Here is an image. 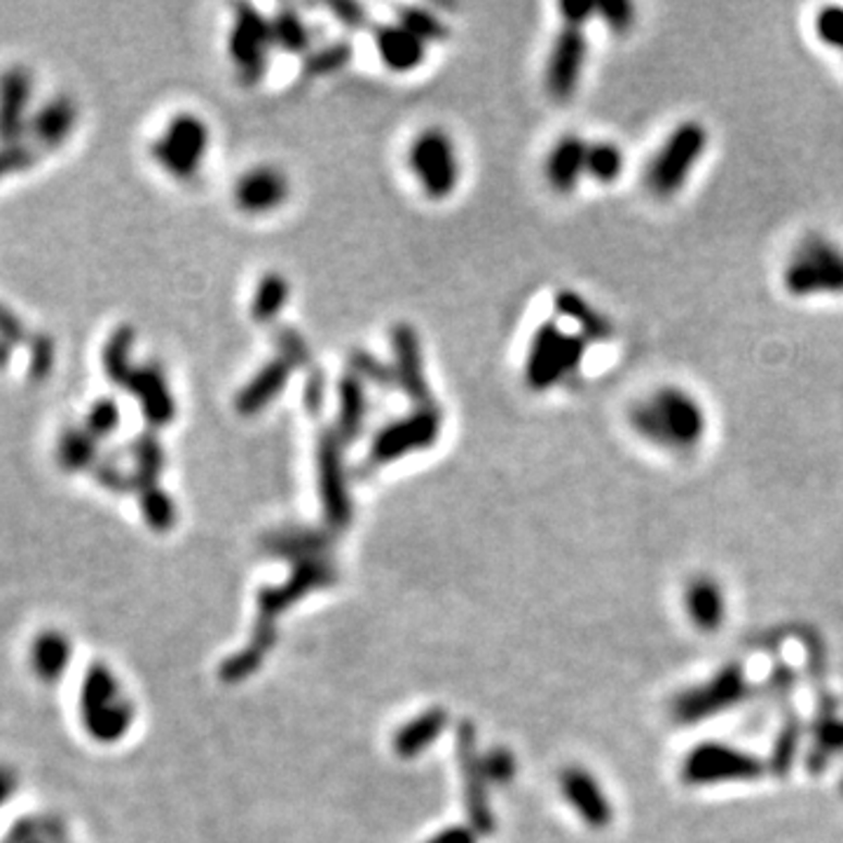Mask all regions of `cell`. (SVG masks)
Wrapping results in <instances>:
<instances>
[{
	"label": "cell",
	"instance_id": "6da1fadb",
	"mask_svg": "<svg viewBox=\"0 0 843 843\" xmlns=\"http://www.w3.org/2000/svg\"><path fill=\"white\" fill-rule=\"evenodd\" d=\"M628 425L647 443L682 452L702 441L708 415L692 392L665 384L631 405Z\"/></svg>",
	"mask_w": 843,
	"mask_h": 843
},
{
	"label": "cell",
	"instance_id": "7a4b0ae2",
	"mask_svg": "<svg viewBox=\"0 0 843 843\" xmlns=\"http://www.w3.org/2000/svg\"><path fill=\"white\" fill-rule=\"evenodd\" d=\"M708 148V130L696 120H686L668 134L663 146L656 150L645 171L647 191L668 199L675 197L684 183L689 181L694 167L700 162L702 152Z\"/></svg>",
	"mask_w": 843,
	"mask_h": 843
},
{
	"label": "cell",
	"instance_id": "3957f363",
	"mask_svg": "<svg viewBox=\"0 0 843 843\" xmlns=\"http://www.w3.org/2000/svg\"><path fill=\"white\" fill-rule=\"evenodd\" d=\"M588 340L582 333H565L555 321L537 328L527 350L525 382L535 392H546L582 368Z\"/></svg>",
	"mask_w": 843,
	"mask_h": 843
},
{
	"label": "cell",
	"instance_id": "277c9868",
	"mask_svg": "<svg viewBox=\"0 0 843 843\" xmlns=\"http://www.w3.org/2000/svg\"><path fill=\"white\" fill-rule=\"evenodd\" d=\"M783 284L794 298L843 293V246L822 237L804 240L785 265Z\"/></svg>",
	"mask_w": 843,
	"mask_h": 843
},
{
	"label": "cell",
	"instance_id": "5b68a950",
	"mask_svg": "<svg viewBox=\"0 0 843 843\" xmlns=\"http://www.w3.org/2000/svg\"><path fill=\"white\" fill-rule=\"evenodd\" d=\"M408 164L422 191L429 199H445L455 193L460 181V160L455 144L443 130H425L408 150Z\"/></svg>",
	"mask_w": 843,
	"mask_h": 843
},
{
	"label": "cell",
	"instance_id": "8992f818",
	"mask_svg": "<svg viewBox=\"0 0 843 843\" xmlns=\"http://www.w3.org/2000/svg\"><path fill=\"white\" fill-rule=\"evenodd\" d=\"M209 150V127L197 115L181 113L150 146L152 160L179 181H191Z\"/></svg>",
	"mask_w": 843,
	"mask_h": 843
},
{
	"label": "cell",
	"instance_id": "52a82bcc",
	"mask_svg": "<svg viewBox=\"0 0 843 843\" xmlns=\"http://www.w3.org/2000/svg\"><path fill=\"white\" fill-rule=\"evenodd\" d=\"M272 47V22L262 17L254 5H234V26L228 38V50L244 85H256L262 81Z\"/></svg>",
	"mask_w": 843,
	"mask_h": 843
},
{
	"label": "cell",
	"instance_id": "ba28073f",
	"mask_svg": "<svg viewBox=\"0 0 843 843\" xmlns=\"http://www.w3.org/2000/svg\"><path fill=\"white\" fill-rule=\"evenodd\" d=\"M441 411L436 405H425L415 408L411 415H405L396 422H389L382 427L370 443V460L378 464L396 462L413 452L431 448L441 436Z\"/></svg>",
	"mask_w": 843,
	"mask_h": 843
},
{
	"label": "cell",
	"instance_id": "9c48e42d",
	"mask_svg": "<svg viewBox=\"0 0 843 843\" xmlns=\"http://www.w3.org/2000/svg\"><path fill=\"white\" fill-rule=\"evenodd\" d=\"M83 720L94 738L113 741L124 731L130 714L118 702V684L103 668H91L83 686Z\"/></svg>",
	"mask_w": 843,
	"mask_h": 843
},
{
	"label": "cell",
	"instance_id": "30bf717a",
	"mask_svg": "<svg viewBox=\"0 0 843 843\" xmlns=\"http://www.w3.org/2000/svg\"><path fill=\"white\" fill-rule=\"evenodd\" d=\"M342 450H345V443L338 439L335 429L323 427L317 439L319 490L328 521L335 525H345L350 518V494Z\"/></svg>",
	"mask_w": 843,
	"mask_h": 843
},
{
	"label": "cell",
	"instance_id": "8fae6325",
	"mask_svg": "<svg viewBox=\"0 0 843 843\" xmlns=\"http://www.w3.org/2000/svg\"><path fill=\"white\" fill-rule=\"evenodd\" d=\"M588 54L584 26H567L560 30L546 66V89L555 101H570L579 87Z\"/></svg>",
	"mask_w": 843,
	"mask_h": 843
},
{
	"label": "cell",
	"instance_id": "7c38bea8",
	"mask_svg": "<svg viewBox=\"0 0 843 843\" xmlns=\"http://www.w3.org/2000/svg\"><path fill=\"white\" fill-rule=\"evenodd\" d=\"M389 342H392L394 354V375L396 387L408 396L415 408H425V405H433L431 387L427 382L425 372V358H422V342L415 328L411 323H396L389 333Z\"/></svg>",
	"mask_w": 843,
	"mask_h": 843
},
{
	"label": "cell",
	"instance_id": "4fadbf2b",
	"mask_svg": "<svg viewBox=\"0 0 843 843\" xmlns=\"http://www.w3.org/2000/svg\"><path fill=\"white\" fill-rule=\"evenodd\" d=\"M30 99H34V73L20 64L0 73V146L26 140Z\"/></svg>",
	"mask_w": 843,
	"mask_h": 843
},
{
	"label": "cell",
	"instance_id": "5bb4252c",
	"mask_svg": "<svg viewBox=\"0 0 843 843\" xmlns=\"http://www.w3.org/2000/svg\"><path fill=\"white\" fill-rule=\"evenodd\" d=\"M124 389L138 401L140 413H144V419L152 431L164 429L176 419V401L169 389L167 375L158 362L136 366Z\"/></svg>",
	"mask_w": 843,
	"mask_h": 843
},
{
	"label": "cell",
	"instance_id": "9a60e30c",
	"mask_svg": "<svg viewBox=\"0 0 843 843\" xmlns=\"http://www.w3.org/2000/svg\"><path fill=\"white\" fill-rule=\"evenodd\" d=\"M234 205L246 213H270L279 209L291 195L284 171L277 167H254L234 183Z\"/></svg>",
	"mask_w": 843,
	"mask_h": 843
},
{
	"label": "cell",
	"instance_id": "2e32d148",
	"mask_svg": "<svg viewBox=\"0 0 843 843\" xmlns=\"http://www.w3.org/2000/svg\"><path fill=\"white\" fill-rule=\"evenodd\" d=\"M77 118H81V108H77L75 99L69 97V94H59V97L40 106L38 113L30 115L26 138L42 155L54 152L64 146L75 132Z\"/></svg>",
	"mask_w": 843,
	"mask_h": 843
},
{
	"label": "cell",
	"instance_id": "e0dca14e",
	"mask_svg": "<svg viewBox=\"0 0 843 843\" xmlns=\"http://www.w3.org/2000/svg\"><path fill=\"white\" fill-rule=\"evenodd\" d=\"M293 368L284 362V358H272L270 364H265L252 380H248L240 394L234 396V411L240 417H256L262 413L272 401L279 399L291 380Z\"/></svg>",
	"mask_w": 843,
	"mask_h": 843
},
{
	"label": "cell",
	"instance_id": "ac0fdd59",
	"mask_svg": "<svg viewBox=\"0 0 843 843\" xmlns=\"http://www.w3.org/2000/svg\"><path fill=\"white\" fill-rule=\"evenodd\" d=\"M372 42L378 47L382 64L396 73L415 71L427 54V45L417 40L411 30H405L401 24L372 26Z\"/></svg>",
	"mask_w": 843,
	"mask_h": 843
},
{
	"label": "cell",
	"instance_id": "d6986e66",
	"mask_svg": "<svg viewBox=\"0 0 843 843\" xmlns=\"http://www.w3.org/2000/svg\"><path fill=\"white\" fill-rule=\"evenodd\" d=\"M588 140L576 134H567L558 138V144L549 152L546 160V179L560 195L574 193L576 183L586 174V158H588Z\"/></svg>",
	"mask_w": 843,
	"mask_h": 843
},
{
	"label": "cell",
	"instance_id": "ffe728a7",
	"mask_svg": "<svg viewBox=\"0 0 843 843\" xmlns=\"http://www.w3.org/2000/svg\"><path fill=\"white\" fill-rule=\"evenodd\" d=\"M368 417V399H366V384L356 378L354 372H345L338 380V419H335V433L338 439L350 445L358 436H362Z\"/></svg>",
	"mask_w": 843,
	"mask_h": 843
},
{
	"label": "cell",
	"instance_id": "44dd1931",
	"mask_svg": "<svg viewBox=\"0 0 843 843\" xmlns=\"http://www.w3.org/2000/svg\"><path fill=\"white\" fill-rule=\"evenodd\" d=\"M71 661V643L61 631H42L34 637L28 649V663L34 675L45 682L54 684L64 675V670Z\"/></svg>",
	"mask_w": 843,
	"mask_h": 843
},
{
	"label": "cell",
	"instance_id": "7402d4cb",
	"mask_svg": "<svg viewBox=\"0 0 843 843\" xmlns=\"http://www.w3.org/2000/svg\"><path fill=\"white\" fill-rule=\"evenodd\" d=\"M134 347H136V328L130 323H120L115 331L108 335L101 350V368L106 380L115 387H127L134 364Z\"/></svg>",
	"mask_w": 843,
	"mask_h": 843
},
{
	"label": "cell",
	"instance_id": "603a6c76",
	"mask_svg": "<svg viewBox=\"0 0 843 843\" xmlns=\"http://www.w3.org/2000/svg\"><path fill=\"white\" fill-rule=\"evenodd\" d=\"M553 305L560 317H567L570 321L579 326V333L588 342H600L612 338V323H609V319L600 315V311L592 307L584 295L574 291H558Z\"/></svg>",
	"mask_w": 843,
	"mask_h": 843
},
{
	"label": "cell",
	"instance_id": "cb8c5ba5",
	"mask_svg": "<svg viewBox=\"0 0 843 843\" xmlns=\"http://www.w3.org/2000/svg\"><path fill=\"white\" fill-rule=\"evenodd\" d=\"M130 455L134 460V490L144 492L158 488V478L164 468V448L152 429L138 433L130 443Z\"/></svg>",
	"mask_w": 843,
	"mask_h": 843
},
{
	"label": "cell",
	"instance_id": "d4e9b609",
	"mask_svg": "<svg viewBox=\"0 0 843 843\" xmlns=\"http://www.w3.org/2000/svg\"><path fill=\"white\" fill-rule=\"evenodd\" d=\"M99 457V441L85 427H66L57 441V462L64 472H87Z\"/></svg>",
	"mask_w": 843,
	"mask_h": 843
},
{
	"label": "cell",
	"instance_id": "484cf974",
	"mask_svg": "<svg viewBox=\"0 0 843 843\" xmlns=\"http://www.w3.org/2000/svg\"><path fill=\"white\" fill-rule=\"evenodd\" d=\"M291 295L289 279L279 272L262 274L254 291L252 317L256 323H272L284 311Z\"/></svg>",
	"mask_w": 843,
	"mask_h": 843
},
{
	"label": "cell",
	"instance_id": "4316f807",
	"mask_svg": "<svg viewBox=\"0 0 843 843\" xmlns=\"http://www.w3.org/2000/svg\"><path fill=\"white\" fill-rule=\"evenodd\" d=\"M270 22L274 47H281L289 54H309L311 34L298 12L293 8H279Z\"/></svg>",
	"mask_w": 843,
	"mask_h": 843
},
{
	"label": "cell",
	"instance_id": "83f0119b",
	"mask_svg": "<svg viewBox=\"0 0 843 843\" xmlns=\"http://www.w3.org/2000/svg\"><path fill=\"white\" fill-rule=\"evenodd\" d=\"M354 57V47L347 40L328 42L319 50H311L303 57V75L305 77H323L335 71L345 69Z\"/></svg>",
	"mask_w": 843,
	"mask_h": 843
},
{
	"label": "cell",
	"instance_id": "f1b7e54d",
	"mask_svg": "<svg viewBox=\"0 0 843 843\" xmlns=\"http://www.w3.org/2000/svg\"><path fill=\"white\" fill-rule=\"evenodd\" d=\"M623 167H626V158L619 146L609 144V140H600V144H590L588 146V158H586V174L598 181V183H614L621 174Z\"/></svg>",
	"mask_w": 843,
	"mask_h": 843
},
{
	"label": "cell",
	"instance_id": "f546056e",
	"mask_svg": "<svg viewBox=\"0 0 843 843\" xmlns=\"http://www.w3.org/2000/svg\"><path fill=\"white\" fill-rule=\"evenodd\" d=\"M396 14H399V24L405 30H411V34L425 45L427 42H443L450 36V28L439 17H436V14H431L425 8L399 5Z\"/></svg>",
	"mask_w": 843,
	"mask_h": 843
},
{
	"label": "cell",
	"instance_id": "4dcf8cb0",
	"mask_svg": "<svg viewBox=\"0 0 843 843\" xmlns=\"http://www.w3.org/2000/svg\"><path fill=\"white\" fill-rule=\"evenodd\" d=\"M350 372H354L362 382H372L378 387H396L394 366L382 362L380 356L370 354L368 350H352L350 352Z\"/></svg>",
	"mask_w": 843,
	"mask_h": 843
},
{
	"label": "cell",
	"instance_id": "1f68e13d",
	"mask_svg": "<svg viewBox=\"0 0 843 843\" xmlns=\"http://www.w3.org/2000/svg\"><path fill=\"white\" fill-rule=\"evenodd\" d=\"M120 422H122L120 403L111 396H103V399L91 403L89 413L85 415L83 427L101 443L106 439H111V436L118 431Z\"/></svg>",
	"mask_w": 843,
	"mask_h": 843
},
{
	"label": "cell",
	"instance_id": "d6a6232c",
	"mask_svg": "<svg viewBox=\"0 0 843 843\" xmlns=\"http://www.w3.org/2000/svg\"><path fill=\"white\" fill-rule=\"evenodd\" d=\"M28 378L42 382L52 375L57 366V342L50 333H34L28 340Z\"/></svg>",
	"mask_w": 843,
	"mask_h": 843
},
{
	"label": "cell",
	"instance_id": "836d02e7",
	"mask_svg": "<svg viewBox=\"0 0 843 843\" xmlns=\"http://www.w3.org/2000/svg\"><path fill=\"white\" fill-rule=\"evenodd\" d=\"M272 340H274V347L279 352V358H284L291 368L309 366L311 352H309V345L305 342V338L298 331H293V328H289V326H279V328H274Z\"/></svg>",
	"mask_w": 843,
	"mask_h": 843
},
{
	"label": "cell",
	"instance_id": "e575fe53",
	"mask_svg": "<svg viewBox=\"0 0 843 843\" xmlns=\"http://www.w3.org/2000/svg\"><path fill=\"white\" fill-rule=\"evenodd\" d=\"M40 160L42 152L28 138L14 146H0V181L10 179L12 174H22V171L38 164Z\"/></svg>",
	"mask_w": 843,
	"mask_h": 843
},
{
	"label": "cell",
	"instance_id": "d590c367",
	"mask_svg": "<svg viewBox=\"0 0 843 843\" xmlns=\"http://www.w3.org/2000/svg\"><path fill=\"white\" fill-rule=\"evenodd\" d=\"M140 511H144L146 521L155 529H167L174 523V504H171L169 494H164L160 488L140 492Z\"/></svg>",
	"mask_w": 843,
	"mask_h": 843
},
{
	"label": "cell",
	"instance_id": "8d00e7d4",
	"mask_svg": "<svg viewBox=\"0 0 843 843\" xmlns=\"http://www.w3.org/2000/svg\"><path fill=\"white\" fill-rule=\"evenodd\" d=\"M816 34L820 42L843 54V8L839 5L822 8L816 17Z\"/></svg>",
	"mask_w": 843,
	"mask_h": 843
},
{
	"label": "cell",
	"instance_id": "74e56055",
	"mask_svg": "<svg viewBox=\"0 0 843 843\" xmlns=\"http://www.w3.org/2000/svg\"><path fill=\"white\" fill-rule=\"evenodd\" d=\"M91 476L97 478L99 486H103L106 490L111 492H127V490H134V478L132 474H124L120 464L113 462V460H99L97 464H94L91 468Z\"/></svg>",
	"mask_w": 843,
	"mask_h": 843
},
{
	"label": "cell",
	"instance_id": "f35d334b",
	"mask_svg": "<svg viewBox=\"0 0 843 843\" xmlns=\"http://www.w3.org/2000/svg\"><path fill=\"white\" fill-rule=\"evenodd\" d=\"M28 326L22 321V317L14 315V309L8 307L3 301H0V340H5L8 345H28L30 340Z\"/></svg>",
	"mask_w": 843,
	"mask_h": 843
},
{
	"label": "cell",
	"instance_id": "ab89813d",
	"mask_svg": "<svg viewBox=\"0 0 843 843\" xmlns=\"http://www.w3.org/2000/svg\"><path fill=\"white\" fill-rule=\"evenodd\" d=\"M598 14L604 20V24L616 30V34H623L628 30L635 22V10L626 0H614V3H600Z\"/></svg>",
	"mask_w": 843,
	"mask_h": 843
},
{
	"label": "cell",
	"instance_id": "60d3db41",
	"mask_svg": "<svg viewBox=\"0 0 843 843\" xmlns=\"http://www.w3.org/2000/svg\"><path fill=\"white\" fill-rule=\"evenodd\" d=\"M328 10L333 12V17L340 26L350 30H362L368 26V12L364 5L352 3V0H340V3H331Z\"/></svg>",
	"mask_w": 843,
	"mask_h": 843
},
{
	"label": "cell",
	"instance_id": "b9f144b4",
	"mask_svg": "<svg viewBox=\"0 0 843 843\" xmlns=\"http://www.w3.org/2000/svg\"><path fill=\"white\" fill-rule=\"evenodd\" d=\"M323 401H326V380L321 370L319 372L315 370L305 382V394H303L305 411L309 415H319L323 408Z\"/></svg>",
	"mask_w": 843,
	"mask_h": 843
},
{
	"label": "cell",
	"instance_id": "7bdbcfd3",
	"mask_svg": "<svg viewBox=\"0 0 843 843\" xmlns=\"http://www.w3.org/2000/svg\"><path fill=\"white\" fill-rule=\"evenodd\" d=\"M596 12L598 5L582 3V0H565V3H560V14L567 26H586Z\"/></svg>",
	"mask_w": 843,
	"mask_h": 843
},
{
	"label": "cell",
	"instance_id": "ee69618b",
	"mask_svg": "<svg viewBox=\"0 0 843 843\" xmlns=\"http://www.w3.org/2000/svg\"><path fill=\"white\" fill-rule=\"evenodd\" d=\"M17 783H20L17 771L8 767V763H0V808H3L12 799V794L17 792Z\"/></svg>",
	"mask_w": 843,
	"mask_h": 843
},
{
	"label": "cell",
	"instance_id": "f6af8a7d",
	"mask_svg": "<svg viewBox=\"0 0 843 843\" xmlns=\"http://www.w3.org/2000/svg\"><path fill=\"white\" fill-rule=\"evenodd\" d=\"M12 362V345H8L5 340H0V370L8 368Z\"/></svg>",
	"mask_w": 843,
	"mask_h": 843
}]
</instances>
